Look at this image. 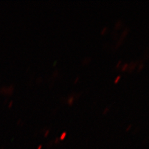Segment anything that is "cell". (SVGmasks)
I'll list each match as a JSON object with an SVG mask.
<instances>
[{
	"label": "cell",
	"instance_id": "obj_4",
	"mask_svg": "<svg viewBox=\"0 0 149 149\" xmlns=\"http://www.w3.org/2000/svg\"><path fill=\"white\" fill-rule=\"evenodd\" d=\"M120 75H119V76H118L116 78V79L114 80V83H117L119 81V80H120Z\"/></svg>",
	"mask_w": 149,
	"mask_h": 149
},
{
	"label": "cell",
	"instance_id": "obj_3",
	"mask_svg": "<svg viewBox=\"0 0 149 149\" xmlns=\"http://www.w3.org/2000/svg\"><path fill=\"white\" fill-rule=\"evenodd\" d=\"M107 29H108V28H107L106 27H104L103 29H102V31H101V34H104L105 32H106V31H107Z\"/></svg>",
	"mask_w": 149,
	"mask_h": 149
},
{
	"label": "cell",
	"instance_id": "obj_1",
	"mask_svg": "<svg viewBox=\"0 0 149 149\" xmlns=\"http://www.w3.org/2000/svg\"><path fill=\"white\" fill-rule=\"evenodd\" d=\"M74 101V97L73 96L70 97V98L68 100V102L70 105H72Z\"/></svg>",
	"mask_w": 149,
	"mask_h": 149
},
{
	"label": "cell",
	"instance_id": "obj_7",
	"mask_svg": "<svg viewBox=\"0 0 149 149\" xmlns=\"http://www.w3.org/2000/svg\"><path fill=\"white\" fill-rule=\"evenodd\" d=\"M143 67V63H141V65H140V67H139V70H141V68H142Z\"/></svg>",
	"mask_w": 149,
	"mask_h": 149
},
{
	"label": "cell",
	"instance_id": "obj_2",
	"mask_svg": "<svg viewBox=\"0 0 149 149\" xmlns=\"http://www.w3.org/2000/svg\"><path fill=\"white\" fill-rule=\"evenodd\" d=\"M128 63H125L124 65H123V68H122V71H125V70H126V68H127V67H128Z\"/></svg>",
	"mask_w": 149,
	"mask_h": 149
},
{
	"label": "cell",
	"instance_id": "obj_6",
	"mask_svg": "<svg viewBox=\"0 0 149 149\" xmlns=\"http://www.w3.org/2000/svg\"><path fill=\"white\" fill-rule=\"evenodd\" d=\"M109 111V108H106L104 110V111H103V113L104 114H106V113H107V112H108Z\"/></svg>",
	"mask_w": 149,
	"mask_h": 149
},
{
	"label": "cell",
	"instance_id": "obj_8",
	"mask_svg": "<svg viewBox=\"0 0 149 149\" xmlns=\"http://www.w3.org/2000/svg\"><path fill=\"white\" fill-rule=\"evenodd\" d=\"M120 63H121V60H119V61L118 63V64H117V65H116V67H118L119 65H120Z\"/></svg>",
	"mask_w": 149,
	"mask_h": 149
},
{
	"label": "cell",
	"instance_id": "obj_9",
	"mask_svg": "<svg viewBox=\"0 0 149 149\" xmlns=\"http://www.w3.org/2000/svg\"><path fill=\"white\" fill-rule=\"evenodd\" d=\"M78 79H79V77H77V78L75 79V80H74V83H76L77 82V81L78 80Z\"/></svg>",
	"mask_w": 149,
	"mask_h": 149
},
{
	"label": "cell",
	"instance_id": "obj_5",
	"mask_svg": "<svg viewBox=\"0 0 149 149\" xmlns=\"http://www.w3.org/2000/svg\"><path fill=\"white\" fill-rule=\"evenodd\" d=\"M127 31H124L123 32V34H122V37H123L124 36H125V34H127Z\"/></svg>",
	"mask_w": 149,
	"mask_h": 149
}]
</instances>
